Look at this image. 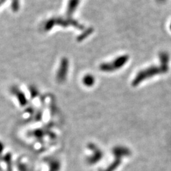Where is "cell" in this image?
<instances>
[{
    "label": "cell",
    "instance_id": "cell-1",
    "mask_svg": "<svg viewBox=\"0 0 171 171\" xmlns=\"http://www.w3.org/2000/svg\"><path fill=\"white\" fill-rule=\"evenodd\" d=\"M168 56L166 53H162L160 56V59L161 61V65L159 66H153L145 69L141 72L136 76L135 79H134L132 84L134 86L138 85L141 81L148 79L150 77H153L155 75H158L162 73H165L168 70Z\"/></svg>",
    "mask_w": 171,
    "mask_h": 171
},
{
    "label": "cell",
    "instance_id": "cell-2",
    "mask_svg": "<svg viewBox=\"0 0 171 171\" xmlns=\"http://www.w3.org/2000/svg\"><path fill=\"white\" fill-rule=\"evenodd\" d=\"M128 60V56L125 55L116 58L112 62L103 64L100 65V69L105 72H111L123 67Z\"/></svg>",
    "mask_w": 171,
    "mask_h": 171
},
{
    "label": "cell",
    "instance_id": "cell-3",
    "mask_svg": "<svg viewBox=\"0 0 171 171\" xmlns=\"http://www.w3.org/2000/svg\"><path fill=\"white\" fill-rule=\"evenodd\" d=\"M83 83L86 86H91L94 83V78L91 75L86 76L83 79Z\"/></svg>",
    "mask_w": 171,
    "mask_h": 171
}]
</instances>
